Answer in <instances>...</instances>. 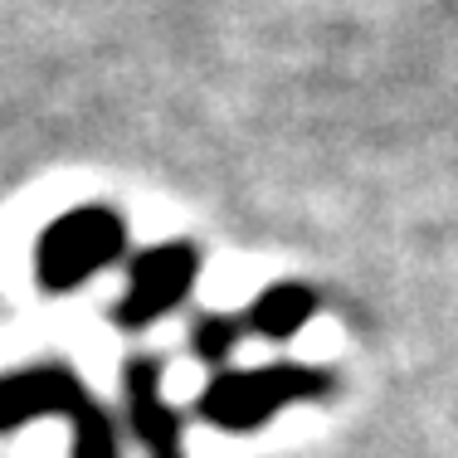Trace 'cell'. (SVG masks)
I'll return each instance as SVG.
<instances>
[{
	"instance_id": "6",
	"label": "cell",
	"mask_w": 458,
	"mask_h": 458,
	"mask_svg": "<svg viewBox=\"0 0 458 458\" xmlns=\"http://www.w3.org/2000/svg\"><path fill=\"white\" fill-rule=\"evenodd\" d=\"M318 308H322V298L308 283L283 278V283H268V288L249 302L244 322H249V332L264 336V342H293L302 327L318 318Z\"/></svg>"
},
{
	"instance_id": "2",
	"label": "cell",
	"mask_w": 458,
	"mask_h": 458,
	"mask_svg": "<svg viewBox=\"0 0 458 458\" xmlns=\"http://www.w3.org/2000/svg\"><path fill=\"white\" fill-rule=\"evenodd\" d=\"M336 390V370L322 366H254V370H215L195 395V414L220 434H254L278 410L302 400H327Z\"/></svg>"
},
{
	"instance_id": "1",
	"label": "cell",
	"mask_w": 458,
	"mask_h": 458,
	"mask_svg": "<svg viewBox=\"0 0 458 458\" xmlns=\"http://www.w3.org/2000/svg\"><path fill=\"white\" fill-rule=\"evenodd\" d=\"M69 420L73 458H123V439L107 405L89 390V380L64 361H39L0 376V434L30 420Z\"/></svg>"
},
{
	"instance_id": "4",
	"label": "cell",
	"mask_w": 458,
	"mask_h": 458,
	"mask_svg": "<svg viewBox=\"0 0 458 458\" xmlns=\"http://www.w3.org/2000/svg\"><path fill=\"white\" fill-rule=\"evenodd\" d=\"M195 278H200V249L191 239H166V244L137 249L127 259V288L113 302V327H123V332L157 327L195 293Z\"/></svg>"
},
{
	"instance_id": "5",
	"label": "cell",
	"mask_w": 458,
	"mask_h": 458,
	"mask_svg": "<svg viewBox=\"0 0 458 458\" xmlns=\"http://www.w3.org/2000/svg\"><path fill=\"white\" fill-rule=\"evenodd\" d=\"M123 414L127 434L141 444L147 458H185V420L166 400V370L161 356L137 352L123 361Z\"/></svg>"
},
{
	"instance_id": "7",
	"label": "cell",
	"mask_w": 458,
	"mask_h": 458,
	"mask_svg": "<svg viewBox=\"0 0 458 458\" xmlns=\"http://www.w3.org/2000/svg\"><path fill=\"white\" fill-rule=\"evenodd\" d=\"M244 332H249L244 312H200V318L191 322V356L225 370V361L234 356V346L244 342Z\"/></svg>"
},
{
	"instance_id": "3",
	"label": "cell",
	"mask_w": 458,
	"mask_h": 458,
	"mask_svg": "<svg viewBox=\"0 0 458 458\" xmlns=\"http://www.w3.org/2000/svg\"><path fill=\"white\" fill-rule=\"evenodd\" d=\"M132 259L127 220L113 205H73L35 239V283L45 293H79L89 278Z\"/></svg>"
}]
</instances>
